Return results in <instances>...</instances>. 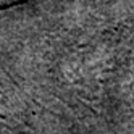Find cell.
I'll return each mask as SVG.
<instances>
[{
    "instance_id": "obj_1",
    "label": "cell",
    "mask_w": 134,
    "mask_h": 134,
    "mask_svg": "<svg viewBox=\"0 0 134 134\" xmlns=\"http://www.w3.org/2000/svg\"><path fill=\"white\" fill-rule=\"evenodd\" d=\"M15 2H21V0H0V8L8 7V5H13Z\"/></svg>"
}]
</instances>
